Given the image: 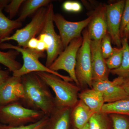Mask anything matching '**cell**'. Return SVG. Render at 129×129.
Segmentation results:
<instances>
[{"mask_svg":"<svg viewBox=\"0 0 129 129\" xmlns=\"http://www.w3.org/2000/svg\"><path fill=\"white\" fill-rule=\"evenodd\" d=\"M24 96V89L21 77L10 76L0 86L1 106L23 100Z\"/></svg>","mask_w":129,"mask_h":129,"instance_id":"obj_11","label":"cell"},{"mask_svg":"<svg viewBox=\"0 0 129 129\" xmlns=\"http://www.w3.org/2000/svg\"><path fill=\"white\" fill-rule=\"evenodd\" d=\"M128 42H129V38H128Z\"/></svg>","mask_w":129,"mask_h":129,"instance_id":"obj_38","label":"cell"},{"mask_svg":"<svg viewBox=\"0 0 129 129\" xmlns=\"http://www.w3.org/2000/svg\"><path fill=\"white\" fill-rule=\"evenodd\" d=\"M72 109L56 107L43 129H70Z\"/></svg>","mask_w":129,"mask_h":129,"instance_id":"obj_14","label":"cell"},{"mask_svg":"<svg viewBox=\"0 0 129 129\" xmlns=\"http://www.w3.org/2000/svg\"><path fill=\"white\" fill-rule=\"evenodd\" d=\"M9 77V70L0 69V86L7 80Z\"/></svg>","mask_w":129,"mask_h":129,"instance_id":"obj_31","label":"cell"},{"mask_svg":"<svg viewBox=\"0 0 129 129\" xmlns=\"http://www.w3.org/2000/svg\"><path fill=\"white\" fill-rule=\"evenodd\" d=\"M19 53L17 51L10 50L7 52L0 51V63L7 67L9 71L13 72L22 67L20 62L16 59Z\"/></svg>","mask_w":129,"mask_h":129,"instance_id":"obj_23","label":"cell"},{"mask_svg":"<svg viewBox=\"0 0 129 129\" xmlns=\"http://www.w3.org/2000/svg\"><path fill=\"white\" fill-rule=\"evenodd\" d=\"M1 106V104H0V106Z\"/></svg>","mask_w":129,"mask_h":129,"instance_id":"obj_40","label":"cell"},{"mask_svg":"<svg viewBox=\"0 0 129 129\" xmlns=\"http://www.w3.org/2000/svg\"><path fill=\"white\" fill-rule=\"evenodd\" d=\"M91 14L92 18L87 28L90 39L101 40L107 33L106 5H98Z\"/></svg>","mask_w":129,"mask_h":129,"instance_id":"obj_13","label":"cell"},{"mask_svg":"<svg viewBox=\"0 0 129 129\" xmlns=\"http://www.w3.org/2000/svg\"><path fill=\"white\" fill-rule=\"evenodd\" d=\"M47 12V7L41 8L35 13L29 23L23 28L17 29L14 34L3 40L0 44L13 40L17 42L18 46L27 48L29 41L41 33L45 22Z\"/></svg>","mask_w":129,"mask_h":129,"instance_id":"obj_7","label":"cell"},{"mask_svg":"<svg viewBox=\"0 0 129 129\" xmlns=\"http://www.w3.org/2000/svg\"><path fill=\"white\" fill-rule=\"evenodd\" d=\"M25 1V0H12L7 5L5 11L9 14L10 19L16 16L20 7Z\"/></svg>","mask_w":129,"mask_h":129,"instance_id":"obj_28","label":"cell"},{"mask_svg":"<svg viewBox=\"0 0 129 129\" xmlns=\"http://www.w3.org/2000/svg\"><path fill=\"white\" fill-rule=\"evenodd\" d=\"M54 7L51 3L47 6L46 19L42 33H46L50 38L51 46L46 50V66L49 68L60 53L64 50L60 35L57 34L54 29L53 15Z\"/></svg>","mask_w":129,"mask_h":129,"instance_id":"obj_8","label":"cell"},{"mask_svg":"<svg viewBox=\"0 0 129 129\" xmlns=\"http://www.w3.org/2000/svg\"><path fill=\"white\" fill-rule=\"evenodd\" d=\"M50 0H28L25 1L20 16L17 19L19 22L24 21L28 17L36 13L41 8L50 4Z\"/></svg>","mask_w":129,"mask_h":129,"instance_id":"obj_18","label":"cell"},{"mask_svg":"<svg viewBox=\"0 0 129 129\" xmlns=\"http://www.w3.org/2000/svg\"><path fill=\"white\" fill-rule=\"evenodd\" d=\"M63 9L69 12L78 13L81 11L82 6L78 2L74 1H67L63 4Z\"/></svg>","mask_w":129,"mask_h":129,"instance_id":"obj_29","label":"cell"},{"mask_svg":"<svg viewBox=\"0 0 129 129\" xmlns=\"http://www.w3.org/2000/svg\"><path fill=\"white\" fill-rule=\"evenodd\" d=\"M83 42L82 36L72 40L49 68L53 72L63 70L67 72L73 81L79 87L75 73V67L77 53Z\"/></svg>","mask_w":129,"mask_h":129,"instance_id":"obj_6","label":"cell"},{"mask_svg":"<svg viewBox=\"0 0 129 129\" xmlns=\"http://www.w3.org/2000/svg\"><path fill=\"white\" fill-rule=\"evenodd\" d=\"M74 129H89V124H88V123H87L86 125H85L84 127L78 129L74 128Z\"/></svg>","mask_w":129,"mask_h":129,"instance_id":"obj_37","label":"cell"},{"mask_svg":"<svg viewBox=\"0 0 129 129\" xmlns=\"http://www.w3.org/2000/svg\"><path fill=\"white\" fill-rule=\"evenodd\" d=\"M101 112L108 115L116 114L129 116V98L111 103H105Z\"/></svg>","mask_w":129,"mask_h":129,"instance_id":"obj_20","label":"cell"},{"mask_svg":"<svg viewBox=\"0 0 129 129\" xmlns=\"http://www.w3.org/2000/svg\"><path fill=\"white\" fill-rule=\"evenodd\" d=\"M0 9V42L3 40L10 36L13 30L21 28L22 25V22L16 19L12 20L5 16Z\"/></svg>","mask_w":129,"mask_h":129,"instance_id":"obj_19","label":"cell"},{"mask_svg":"<svg viewBox=\"0 0 129 129\" xmlns=\"http://www.w3.org/2000/svg\"><path fill=\"white\" fill-rule=\"evenodd\" d=\"M47 48L46 44H45L44 42L39 40V43L37 45L36 50L41 52H44V51H46Z\"/></svg>","mask_w":129,"mask_h":129,"instance_id":"obj_34","label":"cell"},{"mask_svg":"<svg viewBox=\"0 0 129 129\" xmlns=\"http://www.w3.org/2000/svg\"><path fill=\"white\" fill-rule=\"evenodd\" d=\"M125 1L121 0L106 5L107 33L116 47H122L120 27Z\"/></svg>","mask_w":129,"mask_h":129,"instance_id":"obj_9","label":"cell"},{"mask_svg":"<svg viewBox=\"0 0 129 129\" xmlns=\"http://www.w3.org/2000/svg\"><path fill=\"white\" fill-rule=\"evenodd\" d=\"M44 116L41 111L25 107L16 102L0 106V122L7 125H25L37 122Z\"/></svg>","mask_w":129,"mask_h":129,"instance_id":"obj_4","label":"cell"},{"mask_svg":"<svg viewBox=\"0 0 129 129\" xmlns=\"http://www.w3.org/2000/svg\"><path fill=\"white\" fill-rule=\"evenodd\" d=\"M122 47L123 56L120 67L115 70H111V73L119 77H127L129 75V44L128 39L122 38Z\"/></svg>","mask_w":129,"mask_h":129,"instance_id":"obj_21","label":"cell"},{"mask_svg":"<svg viewBox=\"0 0 129 129\" xmlns=\"http://www.w3.org/2000/svg\"><path fill=\"white\" fill-rule=\"evenodd\" d=\"M123 80V77L118 76L113 81H92V88L102 93L105 103L129 99L128 96L121 85Z\"/></svg>","mask_w":129,"mask_h":129,"instance_id":"obj_10","label":"cell"},{"mask_svg":"<svg viewBox=\"0 0 129 129\" xmlns=\"http://www.w3.org/2000/svg\"><path fill=\"white\" fill-rule=\"evenodd\" d=\"M11 1L9 0H0V9L5 8L7 5Z\"/></svg>","mask_w":129,"mask_h":129,"instance_id":"obj_35","label":"cell"},{"mask_svg":"<svg viewBox=\"0 0 129 129\" xmlns=\"http://www.w3.org/2000/svg\"><path fill=\"white\" fill-rule=\"evenodd\" d=\"M101 40L90 41L92 81L109 79L111 73L103 57L101 48Z\"/></svg>","mask_w":129,"mask_h":129,"instance_id":"obj_12","label":"cell"},{"mask_svg":"<svg viewBox=\"0 0 129 129\" xmlns=\"http://www.w3.org/2000/svg\"><path fill=\"white\" fill-rule=\"evenodd\" d=\"M24 89V101L29 108L41 111L49 117L56 107L55 98L47 85L35 73L21 77Z\"/></svg>","mask_w":129,"mask_h":129,"instance_id":"obj_1","label":"cell"},{"mask_svg":"<svg viewBox=\"0 0 129 129\" xmlns=\"http://www.w3.org/2000/svg\"><path fill=\"white\" fill-rule=\"evenodd\" d=\"M92 17L91 14L88 17L78 22H71L66 20L60 13H54L53 15V22L55 23L59 32L60 36L70 32L83 30L88 26Z\"/></svg>","mask_w":129,"mask_h":129,"instance_id":"obj_15","label":"cell"},{"mask_svg":"<svg viewBox=\"0 0 129 129\" xmlns=\"http://www.w3.org/2000/svg\"><path fill=\"white\" fill-rule=\"evenodd\" d=\"M35 73L55 92L56 107L72 109L75 106L79 101L81 90L79 86L53 74L42 72Z\"/></svg>","mask_w":129,"mask_h":129,"instance_id":"obj_2","label":"cell"},{"mask_svg":"<svg viewBox=\"0 0 129 129\" xmlns=\"http://www.w3.org/2000/svg\"><path fill=\"white\" fill-rule=\"evenodd\" d=\"M39 42L38 38L35 37L32 38L28 42L27 48L32 50H36Z\"/></svg>","mask_w":129,"mask_h":129,"instance_id":"obj_32","label":"cell"},{"mask_svg":"<svg viewBox=\"0 0 129 129\" xmlns=\"http://www.w3.org/2000/svg\"><path fill=\"white\" fill-rule=\"evenodd\" d=\"M79 100L88 106L93 113L99 112L105 104L102 93L93 89H86L79 93Z\"/></svg>","mask_w":129,"mask_h":129,"instance_id":"obj_16","label":"cell"},{"mask_svg":"<svg viewBox=\"0 0 129 129\" xmlns=\"http://www.w3.org/2000/svg\"><path fill=\"white\" fill-rule=\"evenodd\" d=\"M129 22V0L125 1V4L123 14L120 27V35L122 38L125 28Z\"/></svg>","mask_w":129,"mask_h":129,"instance_id":"obj_30","label":"cell"},{"mask_svg":"<svg viewBox=\"0 0 129 129\" xmlns=\"http://www.w3.org/2000/svg\"><path fill=\"white\" fill-rule=\"evenodd\" d=\"M122 38H126L127 39L129 38V22L125 28L122 35Z\"/></svg>","mask_w":129,"mask_h":129,"instance_id":"obj_36","label":"cell"},{"mask_svg":"<svg viewBox=\"0 0 129 129\" xmlns=\"http://www.w3.org/2000/svg\"><path fill=\"white\" fill-rule=\"evenodd\" d=\"M88 124L89 129H112V126L108 114L101 112L93 114Z\"/></svg>","mask_w":129,"mask_h":129,"instance_id":"obj_22","label":"cell"},{"mask_svg":"<svg viewBox=\"0 0 129 129\" xmlns=\"http://www.w3.org/2000/svg\"><path fill=\"white\" fill-rule=\"evenodd\" d=\"M112 123L113 129H129V116L122 114H109Z\"/></svg>","mask_w":129,"mask_h":129,"instance_id":"obj_26","label":"cell"},{"mask_svg":"<svg viewBox=\"0 0 129 129\" xmlns=\"http://www.w3.org/2000/svg\"><path fill=\"white\" fill-rule=\"evenodd\" d=\"M121 85L129 97V75L127 77L123 78V81Z\"/></svg>","mask_w":129,"mask_h":129,"instance_id":"obj_33","label":"cell"},{"mask_svg":"<svg viewBox=\"0 0 129 129\" xmlns=\"http://www.w3.org/2000/svg\"><path fill=\"white\" fill-rule=\"evenodd\" d=\"M0 49L14 50L21 53L22 55L23 59V64L18 70L12 72L13 76L21 77L31 73L45 72L53 74L69 82L73 81L69 76H64L57 72H53L40 62L39 58L46 57L44 52L28 48H23L7 43L0 44Z\"/></svg>","mask_w":129,"mask_h":129,"instance_id":"obj_3","label":"cell"},{"mask_svg":"<svg viewBox=\"0 0 129 129\" xmlns=\"http://www.w3.org/2000/svg\"><path fill=\"white\" fill-rule=\"evenodd\" d=\"M123 56L122 47L120 48L114 47L112 54L106 59V64L109 69L111 71L118 68L122 63Z\"/></svg>","mask_w":129,"mask_h":129,"instance_id":"obj_24","label":"cell"},{"mask_svg":"<svg viewBox=\"0 0 129 129\" xmlns=\"http://www.w3.org/2000/svg\"><path fill=\"white\" fill-rule=\"evenodd\" d=\"M0 69H1V67L0 66Z\"/></svg>","mask_w":129,"mask_h":129,"instance_id":"obj_39","label":"cell"},{"mask_svg":"<svg viewBox=\"0 0 129 129\" xmlns=\"http://www.w3.org/2000/svg\"><path fill=\"white\" fill-rule=\"evenodd\" d=\"M48 120V116L45 115L37 122L22 126H11L0 124V129H43Z\"/></svg>","mask_w":129,"mask_h":129,"instance_id":"obj_25","label":"cell"},{"mask_svg":"<svg viewBox=\"0 0 129 129\" xmlns=\"http://www.w3.org/2000/svg\"><path fill=\"white\" fill-rule=\"evenodd\" d=\"M111 43V37L107 33L102 39L101 42L102 53L106 60L108 58L113 52L114 48H113Z\"/></svg>","mask_w":129,"mask_h":129,"instance_id":"obj_27","label":"cell"},{"mask_svg":"<svg viewBox=\"0 0 129 129\" xmlns=\"http://www.w3.org/2000/svg\"><path fill=\"white\" fill-rule=\"evenodd\" d=\"M83 42L77 53L75 73L80 87L92 88V78L90 39L88 28L82 32Z\"/></svg>","mask_w":129,"mask_h":129,"instance_id":"obj_5","label":"cell"},{"mask_svg":"<svg viewBox=\"0 0 129 129\" xmlns=\"http://www.w3.org/2000/svg\"><path fill=\"white\" fill-rule=\"evenodd\" d=\"M93 114L88 106L79 99L71 109V122H73L75 128H81L89 123Z\"/></svg>","mask_w":129,"mask_h":129,"instance_id":"obj_17","label":"cell"}]
</instances>
